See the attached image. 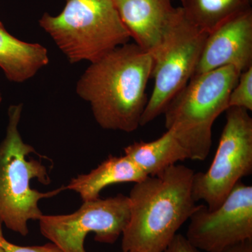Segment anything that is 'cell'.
I'll use <instances>...</instances> for the list:
<instances>
[{
    "mask_svg": "<svg viewBox=\"0 0 252 252\" xmlns=\"http://www.w3.org/2000/svg\"><path fill=\"white\" fill-rule=\"evenodd\" d=\"M153 57L135 43L116 48L91 63L77 81V94L90 104L104 130L132 132L140 126L148 102Z\"/></svg>",
    "mask_w": 252,
    "mask_h": 252,
    "instance_id": "1",
    "label": "cell"
},
{
    "mask_svg": "<svg viewBox=\"0 0 252 252\" xmlns=\"http://www.w3.org/2000/svg\"><path fill=\"white\" fill-rule=\"evenodd\" d=\"M252 0H181L182 11L190 23L207 32L232 16L252 9Z\"/></svg>",
    "mask_w": 252,
    "mask_h": 252,
    "instance_id": "15",
    "label": "cell"
},
{
    "mask_svg": "<svg viewBox=\"0 0 252 252\" xmlns=\"http://www.w3.org/2000/svg\"><path fill=\"white\" fill-rule=\"evenodd\" d=\"M1 245L4 252H63L56 244L51 242L41 246L23 247L11 243L3 238Z\"/></svg>",
    "mask_w": 252,
    "mask_h": 252,
    "instance_id": "17",
    "label": "cell"
},
{
    "mask_svg": "<svg viewBox=\"0 0 252 252\" xmlns=\"http://www.w3.org/2000/svg\"><path fill=\"white\" fill-rule=\"evenodd\" d=\"M219 252H252V240L237 244Z\"/></svg>",
    "mask_w": 252,
    "mask_h": 252,
    "instance_id": "19",
    "label": "cell"
},
{
    "mask_svg": "<svg viewBox=\"0 0 252 252\" xmlns=\"http://www.w3.org/2000/svg\"><path fill=\"white\" fill-rule=\"evenodd\" d=\"M49 63L48 50L41 44L28 43L11 35L0 22V68L6 79L23 83Z\"/></svg>",
    "mask_w": 252,
    "mask_h": 252,
    "instance_id": "13",
    "label": "cell"
},
{
    "mask_svg": "<svg viewBox=\"0 0 252 252\" xmlns=\"http://www.w3.org/2000/svg\"><path fill=\"white\" fill-rule=\"evenodd\" d=\"M1 101H2V95H1V92H0V103H1Z\"/></svg>",
    "mask_w": 252,
    "mask_h": 252,
    "instance_id": "21",
    "label": "cell"
},
{
    "mask_svg": "<svg viewBox=\"0 0 252 252\" xmlns=\"http://www.w3.org/2000/svg\"><path fill=\"white\" fill-rule=\"evenodd\" d=\"M218 148L208 170L194 173L192 192L210 211L220 206L235 186L252 172V119L248 111L229 107Z\"/></svg>",
    "mask_w": 252,
    "mask_h": 252,
    "instance_id": "7",
    "label": "cell"
},
{
    "mask_svg": "<svg viewBox=\"0 0 252 252\" xmlns=\"http://www.w3.org/2000/svg\"><path fill=\"white\" fill-rule=\"evenodd\" d=\"M23 104H14L8 110L6 135L0 142V219L9 229L26 236L28 221L43 216L39 207L41 199L52 198L66 190L65 186L47 193L31 188L37 180L44 185L51 183L47 167L31 157L35 149L23 140L18 126Z\"/></svg>",
    "mask_w": 252,
    "mask_h": 252,
    "instance_id": "3",
    "label": "cell"
},
{
    "mask_svg": "<svg viewBox=\"0 0 252 252\" xmlns=\"http://www.w3.org/2000/svg\"><path fill=\"white\" fill-rule=\"evenodd\" d=\"M195 172L176 164L135 183L128 195L130 220L122 251L163 252L198 205L192 192Z\"/></svg>",
    "mask_w": 252,
    "mask_h": 252,
    "instance_id": "2",
    "label": "cell"
},
{
    "mask_svg": "<svg viewBox=\"0 0 252 252\" xmlns=\"http://www.w3.org/2000/svg\"><path fill=\"white\" fill-rule=\"evenodd\" d=\"M228 107L252 111V66L240 73L238 82L230 94Z\"/></svg>",
    "mask_w": 252,
    "mask_h": 252,
    "instance_id": "16",
    "label": "cell"
},
{
    "mask_svg": "<svg viewBox=\"0 0 252 252\" xmlns=\"http://www.w3.org/2000/svg\"><path fill=\"white\" fill-rule=\"evenodd\" d=\"M148 177L126 156H110L98 166L87 174L72 179L66 190L79 194L83 202L99 198V193L106 187L116 184L137 183Z\"/></svg>",
    "mask_w": 252,
    "mask_h": 252,
    "instance_id": "12",
    "label": "cell"
},
{
    "mask_svg": "<svg viewBox=\"0 0 252 252\" xmlns=\"http://www.w3.org/2000/svg\"><path fill=\"white\" fill-rule=\"evenodd\" d=\"M122 252H125V251H122Z\"/></svg>",
    "mask_w": 252,
    "mask_h": 252,
    "instance_id": "22",
    "label": "cell"
},
{
    "mask_svg": "<svg viewBox=\"0 0 252 252\" xmlns=\"http://www.w3.org/2000/svg\"><path fill=\"white\" fill-rule=\"evenodd\" d=\"M209 33L190 23L178 7L160 45L152 56L154 86L140 126L163 114L174 97L193 77Z\"/></svg>",
    "mask_w": 252,
    "mask_h": 252,
    "instance_id": "6",
    "label": "cell"
},
{
    "mask_svg": "<svg viewBox=\"0 0 252 252\" xmlns=\"http://www.w3.org/2000/svg\"><path fill=\"white\" fill-rule=\"evenodd\" d=\"M240 71L233 66L194 75L165 109V125L188 152L189 159L204 160L212 144V126L228 107Z\"/></svg>",
    "mask_w": 252,
    "mask_h": 252,
    "instance_id": "4",
    "label": "cell"
},
{
    "mask_svg": "<svg viewBox=\"0 0 252 252\" xmlns=\"http://www.w3.org/2000/svg\"><path fill=\"white\" fill-rule=\"evenodd\" d=\"M186 238L199 251L219 252L252 240V187L240 181L215 210L199 205L189 219Z\"/></svg>",
    "mask_w": 252,
    "mask_h": 252,
    "instance_id": "9",
    "label": "cell"
},
{
    "mask_svg": "<svg viewBox=\"0 0 252 252\" xmlns=\"http://www.w3.org/2000/svg\"><path fill=\"white\" fill-rule=\"evenodd\" d=\"M130 220L128 196L118 194L83 202L69 215H44L39 219L41 234L63 252H86L84 242L94 233L95 241L113 244L122 235Z\"/></svg>",
    "mask_w": 252,
    "mask_h": 252,
    "instance_id": "8",
    "label": "cell"
},
{
    "mask_svg": "<svg viewBox=\"0 0 252 252\" xmlns=\"http://www.w3.org/2000/svg\"><path fill=\"white\" fill-rule=\"evenodd\" d=\"M124 152L147 176L158 175L177 162L189 159L188 152L170 130L152 142L130 144Z\"/></svg>",
    "mask_w": 252,
    "mask_h": 252,
    "instance_id": "14",
    "label": "cell"
},
{
    "mask_svg": "<svg viewBox=\"0 0 252 252\" xmlns=\"http://www.w3.org/2000/svg\"><path fill=\"white\" fill-rule=\"evenodd\" d=\"M163 252H201L198 249L194 248L185 235L178 234L172 240Z\"/></svg>",
    "mask_w": 252,
    "mask_h": 252,
    "instance_id": "18",
    "label": "cell"
},
{
    "mask_svg": "<svg viewBox=\"0 0 252 252\" xmlns=\"http://www.w3.org/2000/svg\"><path fill=\"white\" fill-rule=\"evenodd\" d=\"M39 25L71 64L94 63L130 39L112 0H66L61 14L46 13Z\"/></svg>",
    "mask_w": 252,
    "mask_h": 252,
    "instance_id": "5",
    "label": "cell"
},
{
    "mask_svg": "<svg viewBox=\"0 0 252 252\" xmlns=\"http://www.w3.org/2000/svg\"><path fill=\"white\" fill-rule=\"evenodd\" d=\"M233 66L243 72L252 66V9L232 16L209 33L194 75Z\"/></svg>",
    "mask_w": 252,
    "mask_h": 252,
    "instance_id": "10",
    "label": "cell"
},
{
    "mask_svg": "<svg viewBox=\"0 0 252 252\" xmlns=\"http://www.w3.org/2000/svg\"><path fill=\"white\" fill-rule=\"evenodd\" d=\"M112 1L130 38L151 54L161 44L178 9L170 0Z\"/></svg>",
    "mask_w": 252,
    "mask_h": 252,
    "instance_id": "11",
    "label": "cell"
},
{
    "mask_svg": "<svg viewBox=\"0 0 252 252\" xmlns=\"http://www.w3.org/2000/svg\"><path fill=\"white\" fill-rule=\"evenodd\" d=\"M2 225V221H1V219H0V252H4V250H3L2 247H1V239L4 238V235H3Z\"/></svg>",
    "mask_w": 252,
    "mask_h": 252,
    "instance_id": "20",
    "label": "cell"
}]
</instances>
